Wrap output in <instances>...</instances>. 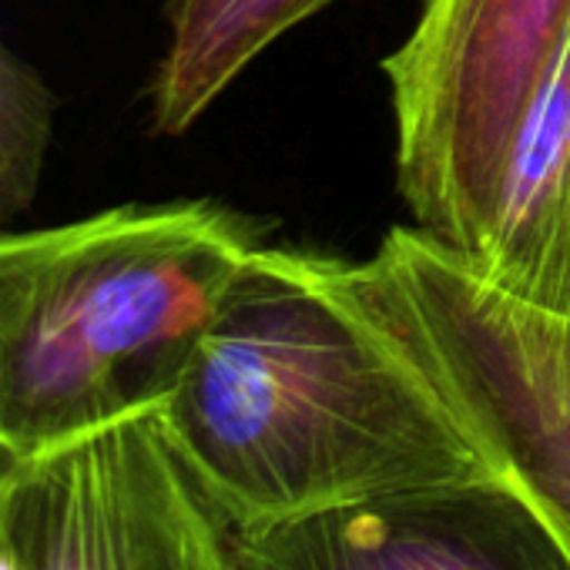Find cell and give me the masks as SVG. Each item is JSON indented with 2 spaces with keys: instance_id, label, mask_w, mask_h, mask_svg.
I'll return each mask as SVG.
<instances>
[{
  "instance_id": "4",
  "label": "cell",
  "mask_w": 570,
  "mask_h": 570,
  "mask_svg": "<svg viewBox=\"0 0 570 570\" xmlns=\"http://www.w3.org/2000/svg\"><path fill=\"white\" fill-rule=\"evenodd\" d=\"M570 35V0H423L383 58L396 191L413 225L476 255L507 148Z\"/></svg>"
},
{
  "instance_id": "3",
  "label": "cell",
  "mask_w": 570,
  "mask_h": 570,
  "mask_svg": "<svg viewBox=\"0 0 570 570\" xmlns=\"http://www.w3.org/2000/svg\"><path fill=\"white\" fill-rule=\"evenodd\" d=\"M316 268L550 520L570 557V320L493 289L416 225L390 228L363 262L316 255Z\"/></svg>"
},
{
  "instance_id": "9",
  "label": "cell",
  "mask_w": 570,
  "mask_h": 570,
  "mask_svg": "<svg viewBox=\"0 0 570 570\" xmlns=\"http://www.w3.org/2000/svg\"><path fill=\"white\" fill-rule=\"evenodd\" d=\"M58 95L0 38V232L31 212L55 145Z\"/></svg>"
},
{
  "instance_id": "8",
  "label": "cell",
  "mask_w": 570,
  "mask_h": 570,
  "mask_svg": "<svg viewBox=\"0 0 570 570\" xmlns=\"http://www.w3.org/2000/svg\"><path fill=\"white\" fill-rule=\"evenodd\" d=\"M336 0H165L168 41L148 85V121L185 135L255 58Z\"/></svg>"
},
{
  "instance_id": "7",
  "label": "cell",
  "mask_w": 570,
  "mask_h": 570,
  "mask_svg": "<svg viewBox=\"0 0 570 570\" xmlns=\"http://www.w3.org/2000/svg\"><path fill=\"white\" fill-rule=\"evenodd\" d=\"M470 265L517 303L570 320V35L507 148Z\"/></svg>"
},
{
  "instance_id": "2",
  "label": "cell",
  "mask_w": 570,
  "mask_h": 570,
  "mask_svg": "<svg viewBox=\"0 0 570 570\" xmlns=\"http://www.w3.org/2000/svg\"><path fill=\"white\" fill-rule=\"evenodd\" d=\"M258 245L212 198L0 232V456L161 403Z\"/></svg>"
},
{
  "instance_id": "5",
  "label": "cell",
  "mask_w": 570,
  "mask_h": 570,
  "mask_svg": "<svg viewBox=\"0 0 570 570\" xmlns=\"http://www.w3.org/2000/svg\"><path fill=\"white\" fill-rule=\"evenodd\" d=\"M232 537L165 400L0 456V550L18 570H235Z\"/></svg>"
},
{
  "instance_id": "6",
  "label": "cell",
  "mask_w": 570,
  "mask_h": 570,
  "mask_svg": "<svg viewBox=\"0 0 570 570\" xmlns=\"http://www.w3.org/2000/svg\"><path fill=\"white\" fill-rule=\"evenodd\" d=\"M232 547L235 570H570L550 520L513 483L282 520L235 533Z\"/></svg>"
},
{
  "instance_id": "1",
  "label": "cell",
  "mask_w": 570,
  "mask_h": 570,
  "mask_svg": "<svg viewBox=\"0 0 570 570\" xmlns=\"http://www.w3.org/2000/svg\"><path fill=\"white\" fill-rule=\"evenodd\" d=\"M235 533L426 490L507 483L420 373L316 268L258 245L165 396Z\"/></svg>"
}]
</instances>
